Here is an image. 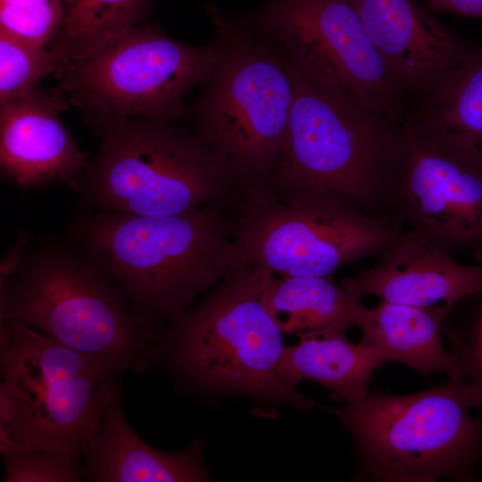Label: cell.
<instances>
[{"mask_svg": "<svg viewBox=\"0 0 482 482\" xmlns=\"http://www.w3.org/2000/svg\"><path fill=\"white\" fill-rule=\"evenodd\" d=\"M238 206L215 202L170 216L112 211L75 217L69 235L118 279L133 315L154 339L159 331L216 286L237 262Z\"/></svg>", "mask_w": 482, "mask_h": 482, "instance_id": "obj_1", "label": "cell"}, {"mask_svg": "<svg viewBox=\"0 0 482 482\" xmlns=\"http://www.w3.org/2000/svg\"><path fill=\"white\" fill-rule=\"evenodd\" d=\"M0 320L35 328L119 373L153 364L154 339L137 322L123 287L69 234L30 240L0 287Z\"/></svg>", "mask_w": 482, "mask_h": 482, "instance_id": "obj_2", "label": "cell"}, {"mask_svg": "<svg viewBox=\"0 0 482 482\" xmlns=\"http://www.w3.org/2000/svg\"><path fill=\"white\" fill-rule=\"evenodd\" d=\"M291 68L293 104L268 184L327 192L364 212L393 219L391 187L400 120L370 112L338 86L292 60Z\"/></svg>", "mask_w": 482, "mask_h": 482, "instance_id": "obj_3", "label": "cell"}, {"mask_svg": "<svg viewBox=\"0 0 482 482\" xmlns=\"http://www.w3.org/2000/svg\"><path fill=\"white\" fill-rule=\"evenodd\" d=\"M261 287L262 274L237 261L211 293L159 331L153 362L165 358L202 391L312 407L279 372L284 333L263 306Z\"/></svg>", "mask_w": 482, "mask_h": 482, "instance_id": "obj_4", "label": "cell"}, {"mask_svg": "<svg viewBox=\"0 0 482 482\" xmlns=\"http://www.w3.org/2000/svg\"><path fill=\"white\" fill-rule=\"evenodd\" d=\"M87 124L99 145L79 181L82 209L170 216L215 202L239 203L230 165L195 132L144 118Z\"/></svg>", "mask_w": 482, "mask_h": 482, "instance_id": "obj_5", "label": "cell"}, {"mask_svg": "<svg viewBox=\"0 0 482 482\" xmlns=\"http://www.w3.org/2000/svg\"><path fill=\"white\" fill-rule=\"evenodd\" d=\"M0 452L82 456L119 381L107 362L0 320Z\"/></svg>", "mask_w": 482, "mask_h": 482, "instance_id": "obj_6", "label": "cell"}, {"mask_svg": "<svg viewBox=\"0 0 482 482\" xmlns=\"http://www.w3.org/2000/svg\"><path fill=\"white\" fill-rule=\"evenodd\" d=\"M221 51L194 105L195 133L230 165L240 187L266 181L284 143L294 99L291 60L244 16L225 18L210 4Z\"/></svg>", "mask_w": 482, "mask_h": 482, "instance_id": "obj_7", "label": "cell"}, {"mask_svg": "<svg viewBox=\"0 0 482 482\" xmlns=\"http://www.w3.org/2000/svg\"><path fill=\"white\" fill-rule=\"evenodd\" d=\"M241 192L237 261L280 278H327L347 263L382 256L403 232L400 222L323 191L278 189L262 181Z\"/></svg>", "mask_w": 482, "mask_h": 482, "instance_id": "obj_8", "label": "cell"}, {"mask_svg": "<svg viewBox=\"0 0 482 482\" xmlns=\"http://www.w3.org/2000/svg\"><path fill=\"white\" fill-rule=\"evenodd\" d=\"M461 378L406 395L367 393L332 411L351 432L362 478L385 482L469 481L482 460V415Z\"/></svg>", "mask_w": 482, "mask_h": 482, "instance_id": "obj_9", "label": "cell"}, {"mask_svg": "<svg viewBox=\"0 0 482 482\" xmlns=\"http://www.w3.org/2000/svg\"><path fill=\"white\" fill-rule=\"evenodd\" d=\"M218 38L185 43L159 26L137 25L55 73L70 104L84 120L144 118L172 122L184 114L191 89L206 84L220 56Z\"/></svg>", "mask_w": 482, "mask_h": 482, "instance_id": "obj_10", "label": "cell"}, {"mask_svg": "<svg viewBox=\"0 0 482 482\" xmlns=\"http://www.w3.org/2000/svg\"><path fill=\"white\" fill-rule=\"evenodd\" d=\"M391 217L436 247L482 258V152L423 104L400 119Z\"/></svg>", "mask_w": 482, "mask_h": 482, "instance_id": "obj_11", "label": "cell"}, {"mask_svg": "<svg viewBox=\"0 0 482 482\" xmlns=\"http://www.w3.org/2000/svg\"><path fill=\"white\" fill-rule=\"evenodd\" d=\"M289 58L370 112L400 120L411 105L372 44L351 0H268L244 16Z\"/></svg>", "mask_w": 482, "mask_h": 482, "instance_id": "obj_12", "label": "cell"}, {"mask_svg": "<svg viewBox=\"0 0 482 482\" xmlns=\"http://www.w3.org/2000/svg\"><path fill=\"white\" fill-rule=\"evenodd\" d=\"M411 104H426L475 48L414 0H351Z\"/></svg>", "mask_w": 482, "mask_h": 482, "instance_id": "obj_13", "label": "cell"}, {"mask_svg": "<svg viewBox=\"0 0 482 482\" xmlns=\"http://www.w3.org/2000/svg\"><path fill=\"white\" fill-rule=\"evenodd\" d=\"M62 90L39 87L0 104V170L27 191L59 183L78 191L88 161L61 119Z\"/></svg>", "mask_w": 482, "mask_h": 482, "instance_id": "obj_14", "label": "cell"}, {"mask_svg": "<svg viewBox=\"0 0 482 482\" xmlns=\"http://www.w3.org/2000/svg\"><path fill=\"white\" fill-rule=\"evenodd\" d=\"M462 264L454 255L407 229L380 262L339 285L386 302L450 311L460 300L482 292V258Z\"/></svg>", "mask_w": 482, "mask_h": 482, "instance_id": "obj_15", "label": "cell"}, {"mask_svg": "<svg viewBox=\"0 0 482 482\" xmlns=\"http://www.w3.org/2000/svg\"><path fill=\"white\" fill-rule=\"evenodd\" d=\"M115 385L103 411L100 427L85 448L82 478L95 482H200L211 477L196 439L179 452L155 449L129 427Z\"/></svg>", "mask_w": 482, "mask_h": 482, "instance_id": "obj_16", "label": "cell"}, {"mask_svg": "<svg viewBox=\"0 0 482 482\" xmlns=\"http://www.w3.org/2000/svg\"><path fill=\"white\" fill-rule=\"evenodd\" d=\"M450 310L443 305L418 307L381 300L361 328L359 343L379 350L388 362H399L421 373L461 375V364L442 341Z\"/></svg>", "mask_w": 482, "mask_h": 482, "instance_id": "obj_17", "label": "cell"}, {"mask_svg": "<svg viewBox=\"0 0 482 482\" xmlns=\"http://www.w3.org/2000/svg\"><path fill=\"white\" fill-rule=\"evenodd\" d=\"M258 271L261 301L284 335L361 328L370 314L362 295L325 277L277 278Z\"/></svg>", "mask_w": 482, "mask_h": 482, "instance_id": "obj_18", "label": "cell"}, {"mask_svg": "<svg viewBox=\"0 0 482 482\" xmlns=\"http://www.w3.org/2000/svg\"><path fill=\"white\" fill-rule=\"evenodd\" d=\"M298 336L297 344L285 345L279 361L284 380L294 387L303 380L317 382L346 403L363 397L374 371L389 362L379 350L350 342L345 331Z\"/></svg>", "mask_w": 482, "mask_h": 482, "instance_id": "obj_19", "label": "cell"}, {"mask_svg": "<svg viewBox=\"0 0 482 482\" xmlns=\"http://www.w3.org/2000/svg\"><path fill=\"white\" fill-rule=\"evenodd\" d=\"M150 0H66L62 24L48 45L63 64L82 60L141 24Z\"/></svg>", "mask_w": 482, "mask_h": 482, "instance_id": "obj_20", "label": "cell"}, {"mask_svg": "<svg viewBox=\"0 0 482 482\" xmlns=\"http://www.w3.org/2000/svg\"><path fill=\"white\" fill-rule=\"evenodd\" d=\"M423 105L482 152V49L474 48Z\"/></svg>", "mask_w": 482, "mask_h": 482, "instance_id": "obj_21", "label": "cell"}, {"mask_svg": "<svg viewBox=\"0 0 482 482\" xmlns=\"http://www.w3.org/2000/svg\"><path fill=\"white\" fill-rule=\"evenodd\" d=\"M62 65V58L47 46L0 31V104L37 87Z\"/></svg>", "mask_w": 482, "mask_h": 482, "instance_id": "obj_22", "label": "cell"}, {"mask_svg": "<svg viewBox=\"0 0 482 482\" xmlns=\"http://www.w3.org/2000/svg\"><path fill=\"white\" fill-rule=\"evenodd\" d=\"M66 12V0H0V31L48 46Z\"/></svg>", "mask_w": 482, "mask_h": 482, "instance_id": "obj_23", "label": "cell"}, {"mask_svg": "<svg viewBox=\"0 0 482 482\" xmlns=\"http://www.w3.org/2000/svg\"><path fill=\"white\" fill-rule=\"evenodd\" d=\"M467 305L466 335L445 328L452 350L459 358L465 383L474 408L482 411V292L461 299Z\"/></svg>", "mask_w": 482, "mask_h": 482, "instance_id": "obj_24", "label": "cell"}, {"mask_svg": "<svg viewBox=\"0 0 482 482\" xmlns=\"http://www.w3.org/2000/svg\"><path fill=\"white\" fill-rule=\"evenodd\" d=\"M77 455L28 451L4 455L5 482H78L83 480Z\"/></svg>", "mask_w": 482, "mask_h": 482, "instance_id": "obj_25", "label": "cell"}, {"mask_svg": "<svg viewBox=\"0 0 482 482\" xmlns=\"http://www.w3.org/2000/svg\"><path fill=\"white\" fill-rule=\"evenodd\" d=\"M31 237L27 231L20 233L16 241L4 254L0 262V287L20 267Z\"/></svg>", "mask_w": 482, "mask_h": 482, "instance_id": "obj_26", "label": "cell"}, {"mask_svg": "<svg viewBox=\"0 0 482 482\" xmlns=\"http://www.w3.org/2000/svg\"><path fill=\"white\" fill-rule=\"evenodd\" d=\"M430 9L482 21V0H427Z\"/></svg>", "mask_w": 482, "mask_h": 482, "instance_id": "obj_27", "label": "cell"}]
</instances>
